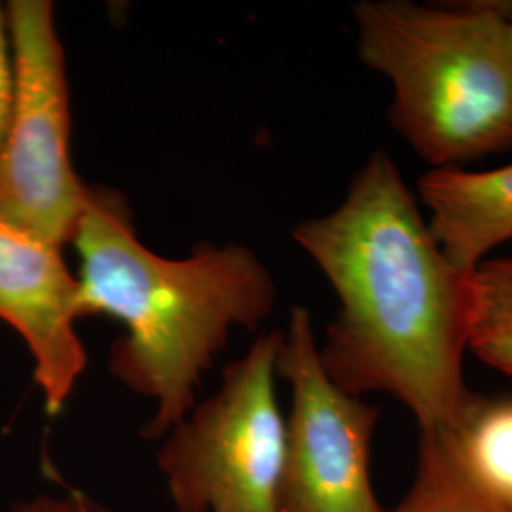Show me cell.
I'll use <instances>...</instances> for the list:
<instances>
[{
    "instance_id": "obj_1",
    "label": "cell",
    "mask_w": 512,
    "mask_h": 512,
    "mask_svg": "<svg viewBox=\"0 0 512 512\" xmlns=\"http://www.w3.org/2000/svg\"><path fill=\"white\" fill-rule=\"evenodd\" d=\"M385 150H374L327 215L294 226L338 296L319 342L330 380L355 397L389 395L420 435L456 420L471 397L469 274L446 256Z\"/></svg>"
},
{
    "instance_id": "obj_2",
    "label": "cell",
    "mask_w": 512,
    "mask_h": 512,
    "mask_svg": "<svg viewBox=\"0 0 512 512\" xmlns=\"http://www.w3.org/2000/svg\"><path fill=\"white\" fill-rule=\"evenodd\" d=\"M71 243L80 317L109 315L126 327L110 346L109 372L152 401L143 437L162 439L196 406L202 376L232 329H256L274 310L272 272L241 245L156 255L137 238L124 196L101 186H90Z\"/></svg>"
},
{
    "instance_id": "obj_3",
    "label": "cell",
    "mask_w": 512,
    "mask_h": 512,
    "mask_svg": "<svg viewBox=\"0 0 512 512\" xmlns=\"http://www.w3.org/2000/svg\"><path fill=\"white\" fill-rule=\"evenodd\" d=\"M512 2L363 0L357 55L391 84V122L431 165L512 148Z\"/></svg>"
},
{
    "instance_id": "obj_4",
    "label": "cell",
    "mask_w": 512,
    "mask_h": 512,
    "mask_svg": "<svg viewBox=\"0 0 512 512\" xmlns=\"http://www.w3.org/2000/svg\"><path fill=\"white\" fill-rule=\"evenodd\" d=\"M283 332L258 336L164 437L156 465L177 512H281L287 423L275 393Z\"/></svg>"
},
{
    "instance_id": "obj_5",
    "label": "cell",
    "mask_w": 512,
    "mask_h": 512,
    "mask_svg": "<svg viewBox=\"0 0 512 512\" xmlns=\"http://www.w3.org/2000/svg\"><path fill=\"white\" fill-rule=\"evenodd\" d=\"M14 97L0 148V222L65 247L88 205L71 156V93L65 50L50 0L4 8Z\"/></svg>"
},
{
    "instance_id": "obj_6",
    "label": "cell",
    "mask_w": 512,
    "mask_h": 512,
    "mask_svg": "<svg viewBox=\"0 0 512 512\" xmlns=\"http://www.w3.org/2000/svg\"><path fill=\"white\" fill-rule=\"evenodd\" d=\"M277 376L291 389L285 416L281 512H385L372 480L380 408L330 380L310 311L294 306Z\"/></svg>"
},
{
    "instance_id": "obj_7",
    "label": "cell",
    "mask_w": 512,
    "mask_h": 512,
    "mask_svg": "<svg viewBox=\"0 0 512 512\" xmlns=\"http://www.w3.org/2000/svg\"><path fill=\"white\" fill-rule=\"evenodd\" d=\"M78 296L63 247L0 222V321L27 346L48 416L67 406L88 368Z\"/></svg>"
},
{
    "instance_id": "obj_8",
    "label": "cell",
    "mask_w": 512,
    "mask_h": 512,
    "mask_svg": "<svg viewBox=\"0 0 512 512\" xmlns=\"http://www.w3.org/2000/svg\"><path fill=\"white\" fill-rule=\"evenodd\" d=\"M418 198L442 251L465 274L512 241V164L429 169L418 179Z\"/></svg>"
},
{
    "instance_id": "obj_9",
    "label": "cell",
    "mask_w": 512,
    "mask_h": 512,
    "mask_svg": "<svg viewBox=\"0 0 512 512\" xmlns=\"http://www.w3.org/2000/svg\"><path fill=\"white\" fill-rule=\"evenodd\" d=\"M437 435L478 494L512 512V395L471 393L456 420Z\"/></svg>"
},
{
    "instance_id": "obj_10",
    "label": "cell",
    "mask_w": 512,
    "mask_h": 512,
    "mask_svg": "<svg viewBox=\"0 0 512 512\" xmlns=\"http://www.w3.org/2000/svg\"><path fill=\"white\" fill-rule=\"evenodd\" d=\"M469 351L512 380V256L488 258L469 274Z\"/></svg>"
},
{
    "instance_id": "obj_11",
    "label": "cell",
    "mask_w": 512,
    "mask_h": 512,
    "mask_svg": "<svg viewBox=\"0 0 512 512\" xmlns=\"http://www.w3.org/2000/svg\"><path fill=\"white\" fill-rule=\"evenodd\" d=\"M385 512L505 511L476 492L437 435H420L412 482L397 505Z\"/></svg>"
},
{
    "instance_id": "obj_12",
    "label": "cell",
    "mask_w": 512,
    "mask_h": 512,
    "mask_svg": "<svg viewBox=\"0 0 512 512\" xmlns=\"http://www.w3.org/2000/svg\"><path fill=\"white\" fill-rule=\"evenodd\" d=\"M6 512H116L78 490L44 492L14 503Z\"/></svg>"
},
{
    "instance_id": "obj_13",
    "label": "cell",
    "mask_w": 512,
    "mask_h": 512,
    "mask_svg": "<svg viewBox=\"0 0 512 512\" xmlns=\"http://www.w3.org/2000/svg\"><path fill=\"white\" fill-rule=\"evenodd\" d=\"M14 97V67H12V50L6 25V12L0 6V148L4 145L10 112Z\"/></svg>"
},
{
    "instance_id": "obj_14",
    "label": "cell",
    "mask_w": 512,
    "mask_h": 512,
    "mask_svg": "<svg viewBox=\"0 0 512 512\" xmlns=\"http://www.w3.org/2000/svg\"><path fill=\"white\" fill-rule=\"evenodd\" d=\"M509 46H511L512 52V16L511 19H509Z\"/></svg>"
}]
</instances>
